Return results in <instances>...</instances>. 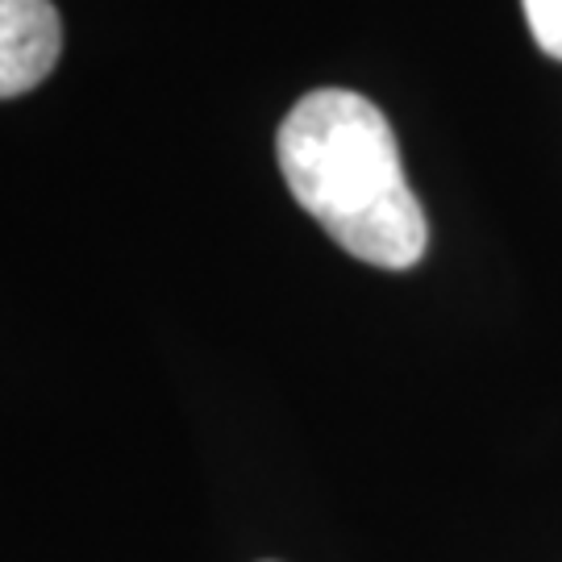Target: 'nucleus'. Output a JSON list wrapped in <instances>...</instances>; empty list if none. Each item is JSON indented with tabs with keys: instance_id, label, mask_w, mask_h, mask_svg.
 <instances>
[{
	"instance_id": "f257e3e1",
	"label": "nucleus",
	"mask_w": 562,
	"mask_h": 562,
	"mask_svg": "<svg viewBox=\"0 0 562 562\" xmlns=\"http://www.w3.org/2000/svg\"><path fill=\"white\" fill-rule=\"evenodd\" d=\"M288 192L346 255L408 271L429 250V222L408 188L396 134L375 104L317 88L296 101L276 138Z\"/></svg>"
},
{
	"instance_id": "7ed1b4c3",
	"label": "nucleus",
	"mask_w": 562,
	"mask_h": 562,
	"mask_svg": "<svg viewBox=\"0 0 562 562\" xmlns=\"http://www.w3.org/2000/svg\"><path fill=\"white\" fill-rule=\"evenodd\" d=\"M538 50L562 63V0H521Z\"/></svg>"
},
{
	"instance_id": "f03ea898",
	"label": "nucleus",
	"mask_w": 562,
	"mask_h": 562,
	"mask_svg": "<svg viewBox=\"0 0 562 562\" xmlns=\"http://www.w3.org/2000/svg\"><path fill=\"white\" fill-rule=\"evenodd\" d=\"M63 50V21L50 0H0V101L38 88Z\"/></svg>"
}]
</instances>
